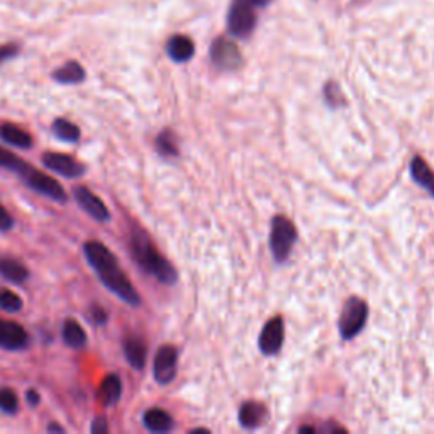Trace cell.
I'll use <instances>...</instances> for the list:
<instances>
[{"mask_svg":"<svg viewBox=\"0 0 434 434\" xmlns=\"http://www.w3.org/2000/svg\"><path fill=\"white\" fill-rule=\"evenodd\" d=\"M297 240V231L294 222L285 216H275L272 221V233H270V248L273 258L279 263H284L290 255Z\"/></svg>","mask_w":434,"mask_h":434,"instance_id":"5b68a950","label":"cell"},{"mask_svg":"<svg viewBox=\"0 0 434 434\" xmlns=\"http://www.w3.org/2000/svg\"><path fill=\"white\" fill-rule=\"evenodd\" d=\"M260 3L256 0H233L228 13V31L231 36L246 39L255 31L256 10Z\"/></svg>","mask_w":434,"mask_h":434,"instance_id":"277c9868","label":"cell"},{"mask_svg":"<svg viewBox=\"0 0 434 434\" xmlns=\"http://www.w3.org/2000/svg\"><path fill=\"white\" fill-rule=\"evenodd\" d=\"M410 177L417 185L426 189L434 197V171L428 166V163L421 156H414L410 160Z\"/></svg>","mask_w":434,"mask_h":434,"instance_id":"ac0fdd59","label":"cell"},{"mask_svg":"<svg viewBox=\"0 0 434 434\" xmlns=\"http://www.w3.org/2000/svg\"><path fill=\"white\" fill-rule=\"evenodd\" d=\"M121 396H123V382H121V378L116 373L107 375L104 382L100 383L99 392H97L100 404L104 408H114L117 402L121 401Z\"/></svg>","mask_w":434,"mask_h":434,"instance_id":"5bb4252c","label":"cell"},{"mask_svg":"<svg viewBox=\"0 0 434 434\" xmlns=\"http://www.w3.org/2000/svg\"><path fill=\"white\" fill-rule=\"evenodd\" d=\"M84 255L107 290H111L117 299L129 306H139L141 299L138 290L132 287L131 280L123 272L116 255L107 246H104L100 241H87L84 245Z\"/></svg>","mask_w":434,"mask_h":434,"instance_id":"6da1fadb","label":"cell"},{"mask_svg":"<svg viewBox=\"0 0 434 434\" xmlns=\"http://www.w3.org/2000/svg\"><path fill=\"white\" fill-rule=\"evenodd\" d=\"M53 78L61 85H77L85 80V70L78 61H66L63 66L54 70Z\"/></svg>","mask_w":434,"mask_h":434,"instance_id":"44dd1931","label":"cell"},{"mask_svg":"<svg viewBox=\"0 0 434 434\" xmlns=\"http://www.w3.org/2000/svg\"><path fill=\"white\" fill-rule=\"evenodd\" d=\"M300 433H316V429L314 428H300Z\"/></svg>","mask_w":434,"mask_h":434,"instance_id":"d6a6232c","label":"cell"},{"mask_svg":"<svg viewBox=\"0 0 434 434\" xmlns=\"http://www.w3.org/2000/svg\"><path fill=\"white\" fill-rule=\"evenodd\" d=\"M156 148H158V153L163 156H178L177 138L168 129L158 134V138H156Z\"/></svg>","mask_w":434,"mask_h":434,"instance_id":"cb8c5ba5","label":"cell"},{"mask_svg":"<svg viewBox=\"0 0 434 434\" xmlns=\"http://www.w3.org/2000/svg\"><path fill=\"white\" fill-rule=\"evenodd\" d=\"M90 431H92V434H105L107 433L109 424H107V421H105V417H97V419H93Z\"/></svg>","mask_w":434,"mask_h":434,"instance_id":"f546056e","label":"cell"},{"mask_svg":"<svg viewBox=\"0 0 434 434\" xmlns=\"http://www.w3.org/2000/svg\"><path fill=\"white\" fill-rule=\"evenodd\" d=\"M366 319H369V306L365 300L358 297L348 299L339 318V332L343 339H353L358 332H362L365 327Z\"/></svg>","mask_w":434,"mask_h":434,"instance_id":"8992f818","label":"cell"},{"mask_svg":"<svg viewBox=\"0 0 434 434\" xmlns=\"http://www.w3.org/2000/svg\"><path fill=\"white\" fill-rule=\"evenodd\" d=\"M0 309L7 312H19L22 309V299L15 292L2 288L0 290Z\"/></svg>","mask_w":434,"mask_h":434,"instance_id":"484cf974","label":"cell"},{"mask_svg":"<svg viewBox=\"0 0 434 434\" xmlns=\"http://www.w3.org/2000/svg\"><path fill=\"white\" fill-rule=\"evenodd\" d=\"M88 316H90V320H92L93 324H97V326H104V324L107 323V319H109V314L105 312V309L100 307L99 304H93V306H90Z\"/></svg>","mask_w":434,"mask_h":434,"instance_id":"4316f807","label":"cell"},{"mask_svg":"<svg viewBox=\"0 0 434 434\" xmlns=\"http://www.w3.org/2000/svg\"><path fill=\"white\" fill-rule=\"evenodd\" d=\"M42 165L54 173L61 175L66 178H80L85 173V168L80 162H77L73 156L61 153H45L41 158Z\"/></svg>","mask_w":434,"mask_h":434,"instance_id":"30bf717a","label":"cell"},{"mask_svg":"<svg viewBox=\"0 0 434 434\" xmlns=\"http://www.w3.org/2000/svg\"><path fill=\"white\" fill-rule=\"evenodd\" d=\"M210 60L221 70H238L243 65V54L236 42L228 38H217L210 46Z\"/></svg>","mask_w":434,"mask_h":434,"instance_id":"52a82bcc","label":"cell"},{"mask_svg":"<svg viewBox=\"0 0 434 434\" xmlns=\"http://www.w3.org/2000/svg\"><path fill=\"white\" fill-rule=\"evenodd\" d=\"M177 363H178V351L177 348L171 345H165L156 351V357L153 362V375L155 380L160 385H166L177 375Z\"/></svg>","mask_w":434,"mask_h":434,"instance_id":"ba28073f","label":"cell"},{"mask_svg":"<svg viewBox=\"0 0 434 434\" xmlns=\"http://www.w3.org/2000/svg\"><path fill=\"white\" fill-rule=\"evenodd\" d=\"M19 409L17 394L9 387H0V410L3 414H15Z\"/></svg>","mask_w":434,"mask_h":434,"instance_id":"d4e9b609","label":"cell"},{"mask_svg":"<svg viewBox=\"0 0 434 434\" xmlns=\"http://www.w3.org/2000/svg\"><path fill=\"white\" fill-rule=\"evenodd\" d=\"M14 226V219L9 214V210L6 209L2 204H0V231H9L13 229Z\"/></svg>","mask_w":434,"mask_h":434,"instance_id":"f1b7e54d","label":"cell"},{"mask_svg":"<svg viewBox=\"0 0 434 434\" xmlns=\"http://www.w3.org/2000/svg\"><path fill=\"white\" fill-rule=\"evenodd\" d=\"M0 139L10 144V146L21 148V150H29L33 146V138H31L29 132L9 123L0 124Z\"/></svg>","mask_w":434,"mask_h":434,"instance_id":"d6986e66","label":"cell"},{"mask_svg":"<svg viewBox=\"0 0 434 434\" xmlns=\"http://www.w3.org/2000/svg\"><path fill=\"white\" fill-rule=\"evenodd\" d=\"M166 53L175 63H185L189 61L195 53V45L189 36L183 34H175L168 39L166 42Z\"/></svg>","mask_w":434,"mask_h":434,"instance_id":"4fadbf2b","label":"cell"},{"mask_svg":"<svg viewBox=\"0 0 434 434\" xmlns=\"http://www.w3.org/2000/svg\"><path fill=\"white\" fill-rule=\"evenodd\" d=\"M26 401H27V404L31 405V408H36V405L39 404V401H41V396H39L36 390L31 389L26 392Z\"/></svg>","mask_w":434,"mask_h":434,"instance_id":"4dcf8cb0","label":"cell"},{"mask_svg":"<svg viewBox=\"0 0 434 434\" xmlns=\"http://www.w3.org/2000/svg\"><path fill=\"white\" fill-rule=\"evenodd\" d=\"M143 424L151 433H168L173 429V417L163 409H150L144 412Z\"/></svg>","mask_w":434,"mask_h":434,"instance_id":"ffe728a7","label":"cell"},{"mask_svg":"<svg viewBox=\"0 0 434 434\" xmlns=\"http://www.w3.org/2000/svg\"><path fill=\"white\" fill-rule=\"evenodd\" d=\"M29 343V336L21 324L14 320L0 319V348L6 351L24 350Z\"/></svg>","mask_w":434,"mask_h":434,"instance_id":"8fae6325","label":"cell"},{"mask_svg":"<svg viewBox=\"0 0 434 434\" xmlns=\"http://www.w3.org/2000/svg\"><path fill=\"white\" fill-rule=\"evenodd\" d=\"M123 350H124V357H126L129 365H131L132 369L134 370H143L144 369V365H146L148 348H146V343H144L143 339L136 338V336L126 338L123 343Z\"/></svg>","mask_w":434,"mask_h":434,"instance_id":"9a60e30c","label":"cell"},{"mask_svg":"<svg viewBox=\"0 0 434 434\" xmlns=\"http://www.w3.org/2000/svg\"><path fill=\"white\" fill-rule=\"evenodd\" d=\"M19 46L17 45H2L0 46V65H3L6 61L13 60L14 56H17Z\"/></svg>","mask_w":434,"mask_h":434,"instance_id":"83f0119b","label":"cell"},{"mask_svg":"<svg viewBox=\"0 0 434 434\" xmlns=\"http://www.w3.org/2000/svg\"><path fill=\"white\" fill-rule=\"evenodd\" d=\"M129 248H131L132 258H134L136 263L144 272L153 275L158 281L165 285H173L178 280L177 270L156 249L153 241L150 240V236L143 229L134 228L131 231Z\"/></svg>","mask_w":434,"mask_h":434,"instance_id":"7a4b0ae2","label":"cell"},{"mask_svg":"<svg viewBox=\"0 0 434 434\" xmlns=\"http://www.w3.org/2000/svg\"><path fill=\"white\" fill-rule=\"evenodd\" d=\"M61 336H63L65 345L73 348V350L84 348L85 343H87V332L75 319L65 320L63 327H61Z\"/></svg>","mask_w":434,"mask_h":434,"instance_id":"7402d4cb","label":"cell"},{"mask_svg":"<svg viewBox=\"0 0 434 434\" xmlns=\"http://www.w3.org/2000/svg\"><path fill=\"white\" fill-rule=\"evenodd\" d=\"M0 277L10 284H24L29 279V270L19 260L10 256H0Z\"/></svg>","mask_w":434,"mask_h":434,"instance_id":"e0dca14e","label":"cell"},{"mask_svg":"<svg viewBox=\"0 0 434 434\" xmlns=\"http://www.w3.org/2000/svg\"><path fill=\"white\" fill-rule=\"evenodd\" d=\"M52 131L58 139L65 141V143H77L80 139V127L73 124L72 121L63 119V117H58V119L53 121Z\"/></svg>","mask_w":434,"mask_h":434,"instance_id":"603a6c76","label":"cell"},{"mask_svg":"<svg viewBox=\"0 0 434 434\" xmlns=\"http://www.w3.org/2000/svg\"><path fill=\"white\" fill-rule=\"evenodd\" d=\"M284 336H285V327H284V319L280 316L270 319L267 324L263 326V330L260 332V339H258V346L263 355H272L279 353L281 345H284Z\"/></svg>","mask_w":434,"mask_h":434,"instance_id":"9c48e42d","label":"cell"},{"mask_svg":"<svg viewBox=\"0 0 434 434\" xmlns=\"http://www.w3.org/2000/svg\"><path fill=\"white\" fill-rule=\"evenodd\" d=\"M267 419V408L260 402H245L240 409V422L246 429L260 428Z\"/></svg>","mask_w":434,"mask_h":434,"instance_id":"2e32d148","label":"cell"},{"mask_svg":"<svg viewBox=\"0 0 434 434\" xmlns=\"http://www.w3.org/2000/svg\"><path fill=\"white\" fill-rule=\"evenodd\" d=\"M0 168L13 171L31 190L38 192V194L45 195V197L52 199V201L66 202V199H68V195H66L65 189L58 180L48 177L41 170L29 165L24 160L19 158L17 155L3 150V148H0Z\"/></svg>","mask_w":434,"mask_h":434,"instance_id":"3957f363","label":"cell"},{"mask_svg":"<svg viewBox=\"0 0 434 434\" xmlns=\"http://www.w3.org/2000/svg\"><path fill=\"white\" fill-rule=\"evenodd\" d=\"M53 431H56V433H65V429L61 428V426H58V424H49L48 426V433H53Z\"/></svg>","mask_w":434,"mask_h":434,"instance_id":"1f68e13d","label":"cell"},{"mask_svg":"<svg viewBox=\"0 0 434 434\" xmlns=\"http://www.w3.org/2000/svg\"><path fill=\"white\" fill-rule=\"evenodd\" d=\"M73 195L77 199V204L88 214L90 217L95 219L99 222H105L111 219V212H109L107 206L104 204V201L100 197H97L95 194H92L87 187H77L73 190Z\"/></svg>","mask_w":434,"mask_h":434,"instance_id":"7c38bea8","label":"cell"}]
</instances>
